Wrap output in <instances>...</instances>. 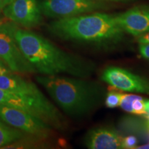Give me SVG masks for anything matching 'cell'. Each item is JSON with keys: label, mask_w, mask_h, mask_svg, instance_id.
Instances as JSON below:
<instances>
[{"label": "cell", "mask_w": 149, "mask_h": 149, "mask_svg": "<svg viewBox=\"0 0 149 149\" xmlns=\"http://www.w3.org/2000/svg\"><path fill=\"white\" fill-rule=\"evenodd\" d=\"M11 31L19 48L35 72L44 75L65 73L84 78L90 76L94 70L92 64L62 51L40 35L13 24Z\"/></svg>", "instance_id": "1"}, {"label": "cell", "mask_w": 149, "mask_h": 149, "mask_svg": "<svg viewBox=\"0 0 149 149\" xmlns=\"http://www.w3.org/2000/svg\"><path fill=\"white\" fill-rule=\"evenodd\" d=\"M48 31L61 40L99 46L117 44L124 36L115 15L101 13L60 18L49 24Z\"/></svg>", "instance_id": "2"}, {"label": "cell", "mask_w": 149, "mask_h": 149, "mask_svg": "<svg viewBox=\"0 0 149 149\" xmlns=\"http://www.w3.org/2000/svg\"><path fill=\"white\" fill-rule=\"evenodd\" d=\"M77 78L45 75L36 79L66 114L80 117L97 107L103 91L96 84Z\"/></svg>", "instance_id": "3"}, {"label": "cell", "mask_w": 149, "mask_h": 149, "mask_svg": "<svg viewBox=\"0 0 149 149\" xmlns=\"http://www.w3.org/2000/svg\"><path fill=\"white\" fill-rule=\"evenodd\" d=\"M0 104L29 113L55 129L62 130L66 127L63 115L45 96L35 97L0 88Z\"/></svg>", "instance_id": "4"}, {"label": "cell", "mask_w": 149, "mask_h": 149, "mask_svg": "<svg viewBox=\"0 0 149 149\" xmlns=\"http://www.w3.org/2000/svg\"><path fill=\"white\" fill-rule=\"evenodd\" d=\"M0 120L36 139H45L52 133L53 128L40 119L26 112L1 104Z\"/></svg>", "instance_id": "5"}, {"label": "cell", "mask_w": 149, "mask_h": 149, "mask_svg": "<svg viewBox=\"0 0 149 149\" xmlns=\"http://www.w3.org/2000/svg\"><path fill=\"white\" fill-rule=\"evenodd\" d=\"M40 7L44 15L60 19L95 12L105 5L97 0H44Z\"/></svg>", "instance_id": "6"}, {"label": "cell", "mask_w": 149, "mask_h": 149, "mask_svg": "<svg viewBox=\"0 0 149 149\" xmlns=\"http://www.w3.org/2000/svg\"><path fill=\"white\" fill-rule=\"evenodd\" d=\"M11 24L0 25V59L11 72L19 73L35 72L34 68L19 48L13 35Z\"/></svg>", "instance_id": "7"}, {"label": "cell", "mask_w": 149, "mask_h": 149, "mask_svg": "<svg viewBox=\"0 0 149 149\" xmlns=\"http://www.w3.org/2000/svg\"><path fill=\"white\" fill-rule=\"evenodd\" d=\"M6 18L26 29L40 25L42 10L37 0H14L2 10Z\"/></svg>", "instance_id": "8"}, {"label": "cell", "mask_w": 149, "mask_h": 149, "mask_svg": "<svg viewBox=\"0 0 149 149\" xmlns=\"http://www.w3.org/2000/svg\"><path fill=\"white\" fill-rule=\"evenodd\" d=\"M102 79L117 90L149 95L148 81L120 67H108L102 73Z\"/></svg>", "instance_id": "9"}, {"label": "cell", "mask_w": 149, "mask_h": 149, "mask_svg": "<svg viewBox=\"0 0 149 149\" xmlns=\"http://www.w3.org/2000/svg\"><path fill=\"white\" fill-rule=\"evenodd\" d=\"M117 23L124 33L139 36L149 31V6H139L115 15Z\"/></svg>", "instance_id": "10"}, {"label": "cell", "mask_w": 149, "mask_h": 149, "mask_svg": "<svg viewBox=\"0 0 149 149\" xmlns=\"http://www.w3.org/2000/svg\"><path fill=\"white\" fill-rule=\"evenodd\" d=\"M123 139L116 130L100 127L89 131L85 143L90 149H122Z\"/></svg>", "instance_id": "11"}, {"label": "cell", "mask_w": 149, "mask_h": 149, "mask_svg": "<svg viewBox=\"0 0 149 149\" xmlns=\"http://www.w3.org/2000/svg\"><path fill=\"white\" fill-rule=\"evenodd\" d=\"M25 135H28L0 120V148L24 139Z\"/></svg>", "instance_id": "12"}, {"label": "cell", "mask_w": 149, "mask_h": 149, "mask_svg": "<svg viewBox=\"0 0 149 149\" xmlns=\"http://www.w3.org/2000/svg\"><path fill=\"white\" fill-rule=\"evenodd\" d=\"M136 95L133 94H121L120 106L124 111L133 114L132 104L136 97Z\"/></svg>", "instance_id": "13"}, {"label": "cell", "mask_w": 149, "mask_h": 149, "mask_svg": "<svg viewBox=\"0 0 149 149\" xmlns=\"http://www.w3.org/2000/svg\"><path fill=\"white\" fill-rule=\"evenodd\" d=\"M121 93L114 91H110L106 97V106L110 109H114L120 106Z\"/></svg>", "instance_id": "14"}, {"label": "cell", "mask_w": 149, "mask_h": 149, "mask_svg": "<svg viewBox=\"0 0 149 149\" xmlns=\"http://www.w3.org/2000/svg\"><path fill=\"white\" fill-rule=\"evenodd\" d=\"M133 108V114L138 115H144L145 100L141 96L137 95L132 104Z\"/></svg>", "instance_id": "15"}, {"label": "cell", "mask_w": 149, "mask_h": 149, "mask_svg": "<svg viewBox=\"0 0 149 149\" xmlns=\"http://www.w3.org/2000/svg\"><path fill=\"white\" fill-rule=\"evenodd\" d=\"M137 139L134 135H129L124 137L122 142L123 149H133L137 146Z\"/></svg>", "instance_id": "16"}, {"label": "cell", "mask_w": 149, "mask_h": 149, "mask_svg": "<svg viewBox=\"0 0 149 149\" xmlns=\"http://www.w3.org/2000/svg\"><path fill=\"white\" fill-rule=\"evenodd\" d=\"M139 50L143 57L149 59V43H139Z\"/></svg>", "instance_id": "17"}, {"label": "cell", "mask_w": 149, "mask_h": 149, "mask_svg": "<svg viewBox=\"0 0 149 149\" xmlns=\"http://www.w3.org/2000/svg\"><path fill=\"white\" fill-rule=\"evenodd\" d=\"M10 70L9 68L6 66V64L0 59V75H2L4 74L10 73Z\"/></svg>", "instance_id": "18"}, {"label": "cell", "mask_w": 149, "mask_h": 149, "mask_svg": "<svg viewBox=\"0 0 149 149\" xmlns=\"http://www.w3.org/2000/svg\"><path fill=\"white\" fill-rule=\"evenodd\" d=\"M139 43H149V31L138 36Z\"/></svg>", "instance_id": "19"}, {"label": "cell", "mask_w": 149, "mask_h": 149, "mask_svg": "<svg viewBox=\"0 0 149 149\" xmlns=\"http://www.w3.org/2000/svg\"><path fill=\"white\" fill-rule=\"evenodd\" d=\"M14 0H0V13L2 12L3 8Z\"/></svg>", "instance_id": "20"}, {"label": "cell", "mask_w": 149, "mask_h": 149, "mask_svg": "<svg viewBox=\"0 0 149 149\" xmlns=\"http://www.w3.org/2000/svg\"><path fill=\"white\" fill-rule=\"evenodd\" d=\"M144 116L149 121V100H145V109Z\"/></svg>", "instance_id": "21"}, {"label": "cell", "mask_w": 149, "mask_h": 149, "mask_svg": "<svg viewBox=\"0 0 149 149\" xmlns=\"http://www.w3.org/2000/svg\"><path fill=\"white\" fill-rule=\"evenodd\" d=\"M135 148H137V149H149V143L146 144L142 145V146H136Z\"/></svg>", "instance_id": "22"}, {"label": "cell", "mask_w": 149, "mask_h": 149, "mask_svg": "<svg viewBox=\"0 0 149 149\" xmlns=\"http://www.w3.org/2000/svg\"><path fill=\"white\" fill-rule=\"evenodd\" d=\"M107 1H130L132 0H107Z\"/></svg>", "instance_id": "23"}, {"label": "cell", "mask_w": 149, "mask_h": 149, "mask_svg": "<svg viewBox=\"0 0 149 149\" xmlns=\"http://www.w3.org/2000/svg\"><path fill=\"white\" fill-rule=\"evenodd\" d=\"M148 127L149 128V121H148Z\"/></svg>", "instance_id": "24"}]
</instances>
